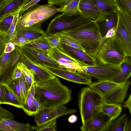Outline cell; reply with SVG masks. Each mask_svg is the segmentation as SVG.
Listing matches in <instances>:
<instances>
[{
  "mask_svg": "<svg viewBox=\"0 0 131 131\" xmlns=\"http://www.w3.org/2000/svg\"><path fill=\"white\" fill-rule=\"evenodd\" d=\"M34 85V97L43 108L66 105L71 100V90L58 78Z\"/></svg>",
  "mask_w": 131,
  "mask_h": 131,
  "instance_id": "cell-1",
  "label": "cell"
},
{
  "mask_svg": "<svg viewBox=\"0 0 131 131\" xmlns=\"http://www.w3.org/2000/svg\"><path fill=\"white\" fill-rule=\"evenodd\" d=\"M60 32L78 43L85 53L95 59L105 40L101 36L96 22L92 20L76 28Z\"/></svg>",
  "mask_w": 131,
  "mask_h": 131,
  "instance_id": "cell-2",
  "label": "cell"
},
{
  "mask_svg": "<svg viewBox=\"0 0 131 131\" xmlns=\"http://www.w3.org/2000/svg\"><path fill=\"white\" fill-rule=\"evenodd\" d=\"M128 56L122 45L115 36L105 40L96 54L97 62L119 66Z\"/></svg>",
  "mask_w": 131,
  "mask_h": 131,
  "instance_id": "cell-3",
  "label": "cell"
},
{
  "mask_svg": "<svg viewBox=\"0 0 131 131\" xmlns=\"http://www.w3.org/2000/svg\"><path fill=\"white\" fill-rule=\"evenodd\" d=\"M91 20L79 11L63 12L50 22L46 32L47 35L60 32L76 28Z\"/></svg>",
  "mask_w": 131,
  "mask_h": 131,
  "instance_id": "cell-4",
  "label": "cell"
},
{
  "mask_svg": "<svg viewBox=\"0 0 131 131\" xmlns=\"http://www.w3.org/2000/svg\"><path fill=\"white\" fill-rule=\"evenodd\" d=\"M18 21L16 30L42 23L59 12L54 5L35 4L28 9Z\"/></svg>",
  "mask_w": 131,
  "mask_h": 131,
  "instance_id": "cell-5",
  "label": "cell"
},
{
  "mask_svg": "<svg viewBox=\"0 0 131 131\" xmlns=\"http://www.w3.org/2000/svg\"><path fill=\"white\" fill-rule=\"evenodd\" d=\"M102 97L86 87L80 90L78 96V105L82 124L91 119L98 111L102 102Z\"/></svg>",
  "mask_w": 131,
  "mask_h": 131,
  "instance_id": "cell-6",
  "label": "cell"
},
{
  "mask_svg": "<svg viewBox=\"0 0 131 131\" xmlns=\"http://www.w3.org/2000/svg\"><path fill=\"white\" fill-rule=\"evenodd\" d=\"M120 66H115L97 62L94 66L82 67L77 72L88 75L98 81L110 80L120 71Z\"/></svg>",
  "mask_w": 131,
  "mask_h": 131,
  "instance_id": "cell-7",
  "label": "cell"
},
{
  "mask_svg": "<svg viewBox=\"0 0 131 131\" xmlns=\"http://www.w3.org/2000/svg\"><path fill=\"white\" fill-rule=\"evenodd\" d=\"M77 112L75 109L69 108L63 105L44 108L34 116V120L36 125L40 126L61 116Z\"/></svg>",
  "mask_w": 131,
  "mask_h": 131,
  "instance_id": "cell-8",
  "label": "cell"
},
{
  "mask_svg": "<svg viewBox=\"0 0 131 131\" xmlns=\"http://www.w3.org/2000/svg\"><path fill=\"white\" fill-rule=\"evenodd\" d=\"M45 69L54 76L74 83L90 85L92 77L88 75L82 74L66 69L45 65H38Z\"/></svg>",
  "mask_w": 131,
  "mask_h": 131,
  "instance_id": "cell-9",
  "label": "cell"
},
{
  "mask_svg": "<svg viewBox=\"0 0 131 131\" xmlns=\"http://www.w3.org/2000/svg\"><path fill=\"white\" fill-rule=\"evenodd\" d=\"M20 48L21 52L31 61L38 65H45L61 68L60 64L46 52L27 45Z\"/></svg>",
  "mask_w": 131,
  "mask_h": 131,
  "instance_id": "cell-10",
  "label": "cell"
},
{
  "mask_svg": "<svg viewBox=\"0 0 131 131\" xmlns=\"http://www.w3.org/2000/svg\"><path fill=\"white\" fill-rule=\"evenodd\" d=\"M112 121L110 116L97 111L91 119L82 124L80 129L82 131H103Z\"/></svg>",
  "mask_w": 131,
  "mask_h": 131,
  "instance_id": "cell-11",
  "label": "cell"
},
{
  "mask_svg": "<svg viewBox=\"0 0 131 131\" xmlns=\"http://www.w3.org/2000/svg\"><path fill=\"white\" fill-rule=\"evenodd\" d=\"M19 57L21 61L31 71L34 76L35 83L46 81L56 77L49 72L31 61L21 51Z\"/></svg>",
  "mask_w": 131,
  "mask_h": 131,
  "instance_id": "cell-12",
  "label": "cell"
},
{
  "mask_svg": "<svg viewBox=\"0 0 131 131\" xmlns=\"http://www.w3.org/2000/svg\"><path fill=\"white\" fill-rule=\"evenodd\" d=\"M131 84L130 81L121 84L102 97V101L109 103L121 105L127 95Z\"/></svg>",
  "mask_w": 131,
  "mask_h": 131,
  "instance_id": "cell-13",
  "label": "cell"
},
{
  "mask_svg": "<svg viewBox=\"0 0 131 131\" xmlns=\"http://www.w3.org/2000/svg\"><path fill=\"white\" fill-rule=\"evenodd\" d=\"M17 53L16 49L11 52L4 53L0 60V84L8 85L12 80V74L8 70Z\"/></svg>",
  "mask_w": 131,
  "mask_h": 131,
  "instance_id": "cell-14",
  "label": "cell"
},
{
  "mask_svg": "<svg viewBox=\"0 0 131 131\" xmlns=\"http://www.w3.org/2000/svg\"><path fill=\"white\" fill-rule=\"evenodd\" d=\"M41 26V24H38L18 29L16 30L14 37H22L32 41L44 38L47 35Z\"/></svg>",
  "mask_w": 131,
  "mask_h": 131,
  "instance_id": "cell-15",
  "label": "cell"
},
{
  "mask_svg": "<svg viewBox=\"0 0 131 131\" xmlns=\"http://www.w3.org/2000/svg\"><path fill=\"white\" fill-rule=\"evenodd\" d=\"M118 17V13L116 11L105 14L95 21L103 37H104L107 32L110 29L116 28Z\"/></svg>",
  "mask_w": 131,
  "mask_h": 131,
  "instance_id": "cell-16",
  "label": "cell"
},
{
  "mask_svg": "<svg viewBox=\"0 0 131 131\" xmlns=\"http://www.w3.org/2000/svg\"><path fill=\"white\" fill-rule=\"evenodd\" d=\"M64 51L80 61L83 67L94 66L97 62L96 59L91 57L85 52L79 49L61 43Z\"/></svg>",
  "mask_w": 131,
  "mask_h": 131,
  "instance_id": "cell-17",
  "label": "cell"
},
{
  "mask_svg": "<svg viewBox=\"0 0 131 131\" xmlns=\"http://www.w3.org/2000/svg\"><path fill=\"white\" fill-rule=\"evenodd\" d=\"M115 36L123 46L128 56L131 57V36L129 34L119 16Z\"/></svg>",
  "mask_w": 131,
  "mask_h": 131,
  "instance_id": "cell-18",
  "label": "cell"
},
{
  "mask_svg": "<svg viewBox=\"0 0 131 131\" xmlns=\"http://www.w3.org/2000/svg\"><path fill=\"white\" fill-rule=\"evenodd\" d=\"M30 0H9L0 8V21L10 15L19 12Z\"/></svg>",
  "mask_w": 131,
  "mask_h": 131,
  "instance_id": "cell-19",
  "label": "cell"
},
{
  "mask_svg": "<svg viewBox=\"0 0 131 131\" xmlns=\"http://www.w3.org/2000/svg\"><path fill=\"white\" fill-rule=\"evenodd\" d=\"M79 8L81 14L95 21L106 14L100 12L89 0H80Z\"/></svg>",
  "mask_w": 131,
  "mask_h": 131,
  "instance_id": "cell-20",
  "label": "cell"
},
{
  "mask_svg": "<svg viewBox=\"0 0 131 131\" xmlns=\"http://www.w3.org/2000/svg\"><path fill=\"white\" fill-rule=\"evenodd\" d=\"M121 70L110 81L122 84L125 83L131 74V57L127 56L120 65Z\"/></svg>",
  "mask_w": 131,
  "mask_h": 131,
  "instance_id": "cell-21",
  "label": "cell"
},
{
  "mask_svg": "<svg viewBox=\"0 0 131 131\" xmlns=\"http://www.w3.org/2000/svg\"><path fill=\"white\" fill-rule=\"evenodd\" d=\"M121 85L110 80H105L92 82L89 87L102 97Z\"/></svg>",
  "mask_w": 131,
  "mask_h": 131,
  "instance_id": "cell-22",
  "label": "cell"
},
{
  "mask_svg": "<svg viewBox=\"0 0 131 131\" xmlns=\"http://www.w3.org/2000/svg\"><path fill=\"white\" fill-rule=\"evenodd\" d=\"M0 130L10 131H34L32 126L28 123L26 124L16 121L13 118L0 121Z\"/></svg>",
  "mask_w": 131,
  "mask_h": 131,
  "instance_id": "cell-23",
  "label": "cell"
},
{
  "mask_svg": "<svg viewBox=\"0 0 131 131\" xmlns=\"http://www.w3.org/2000/svg\"><path fill=\"white\" fill-rule=\"evenodd\" d=\"M4 98L3 104L10 105L19 108H22L21 102L8 85L1 84Z\"/></svg>",
  "mask_w": 131,
  "mask_h": 131,
  "instance_id": "cell-24",
  "label": "cell"
},
{
  "mask_svg": "<svg viewBox=\"0 0 131 131\" xmlns=\"http://www.w3.org/2000/svg\"><path fill=\"white\" fill-rule=\"evenodd\" d=\"M122 108L121 105L109 103L102 101L98 108L101 111L110 116L114 120L121 113Z\"/></svg>",
  "mask_w": 131,
  "mask_h": 131,
  "instance_id": "cell-25",
  "label": "cell"
},
{
  "mask_svg": "<svg viewBox=\"0 0 131 131\" xmlns=\"http://www.w3.org/2000/svg\"><path fill=\"white\" fill-rule=\"evenodd\" d=\"M47 53L49 57L54 59H62L69 62L76 63L83 67L82 64L80 61L69 53L64 51L61 50L57 47L52 48Z\"/></svg>",
  "mask_w": 131,
  "mask_h": 131,
  "instance_id": "cell-26",
  "label": "cell"
},
{
  "mask_svg": "<svg viewBox=\"0 0 131 131\" xmlns=\"http://www.w3.org/2000/svg\"><path fill=\"white\" fill-rule=\"evenodd\" d=\"M101 12L107 14L117 11L118 7L114 0H89Z\"/></svg>",
  "mask_w": 131,
  "mask_h": 131,
  "instance_id": "cell-27",
  "label": "cell"
},
{
  "mask_svg": "<svg viewBox=\"0 0 131 131\" xmlns=\"http://www.w3.org/2000/svg\"><path fill=\"white\" fill-rule=\"evenodd\" d=\"M35 87L34 83L29 88L26 102L22 106V109L28 115L34 116L39 111L34 106L32 101L34 97Z\"/></svg>",
  "mask_w": 131,
  "mask_h": 131,
  "instance_id": "cell-28",
  "label": "cell"
},
{
  "mask_svg": "<svg viewBox=\"0 0 131 131\" xmlns=\"http://www.w3.org/2000/svg\"><path fill=\"white\" fill-rule=\"evenodd\" d=\"M128 117L125 114L118 119L111 122L103 131H125Z\"/></svg>",
  "mask_w": 131,
  "mask_h": 131,
  "instance_id": "cell-29",
  "label": "cell"
},
{
  "mask_svg": "<svg viewBox=\"0 0 131 131\" xmlns=\"http://www.w3.org/2000/svg\"><path fill=\"white\" fill-rule=\"evenodd\" d=\"M16 67L21 71L29 89L35 83L34 76L31 71L21 61L17 63Z\"/></svg>",
  "mask_w": 131,
  "mask_h": 131,
  "instance_id": "cell-30",
  "label": "cell"
},
{
  "mask_svg": "<svg viewBox=\"0 0 131 131\" xmlns=\"http://www.w3.org/2000/svg\"><path fill=\"white\" fill-rule=\"evenodd\" d=\"M27 45L47 53L52 48L44 38L34 41Z\"/></svg>",
  "mask_w": 131,
  "mask_h": 131,
  "instance_id": "cell-31",
  "label": "cell"
},
{
  "mask_svg": "<svg viewBox=\"0 0 131 131\" xmlns=\"http://www.w3.org/2000/svg\"><path fill=\"white\" fill-rule=\"evenodd\" d=\"M19 84L20 97L22 106L26 101L29 88L23 75L18 79Z\"/></svg>",
  "mask_w": 131,
  "mask_h": 131,
  "instance_id": "cell-32",
  "label": "cell"
},
{
  "mask_svg": "<svg viewBox=\"0 0 131 131\" xmlns=\"http://www.w3.org/2000/svg\"><path fill=\"white\" fill-rule=\"evenodd\" d=\"M13 39L6 31L0 30V60L5 53L4 50L6 45L8 42L12 41Z\"/></svg>",
  "mask_w": 131,
  "mask_h": 131,
  "instance_id": "cell-33",
  "label": "cell"
},
{
  "mask_svg": "<svg viewBox=\"0 0 131 131\" xmlns=\"http://www.w3.org/2000/svg\"><path fill=\"white\" fill-rule=\"evenodd\" d=\"M80 0H67L63 6L58 8L59 12L79 11V5Z\"/></svg>",
  "mask_w": 131,
  "mask_h": 131,
  "instance_id": "cell-34",
  "label": "cell"
},
{
  "mask_svg": "<svg viewBox=\"0 0 131 131\" xmlns=\"http://www.w3.org/2000/svg\"><path fill=\"white\" fill-rule=\"evenodd\" d=\"M60 32H57L53 34L47 35L44 38L48 41L52 48L57 47L61 50L64 51L60 42Z\"/></svg>",
  "mask_w": 131,
  "mask_h": 131,
  "instance_id": "cell-35",
  "label": "cell"
},
{
  "mask_svg": "<svg viewBox=\"0 0 131 131\" xmlns=\"http://www.w3.org/2000/svg\"><path fill=\"white\" fill-rule=\"evenodd\" d=\"M118 9L131 17V0H115Z\"/></svg>",
  "mask_w": 131,
  "mask_h": 131,
  "instance_id": "cell-36",
  "label": "cell"
},
{
  "mask_svg": "<svg viewBox=\"0 0 131 131\" xmlns=\"http://www.w3.org/2000/svg\"><path fill=\"white\" fill-rule=\"evenodd\" d=\"M57 118L40 126H32L34 131H56Z\"/></svg>",
  "mask_w": 131,
  "mask_h": 131,
  "instance_id": "cell-37",
  "label": "cell"
},
{
  "mask_svg": "<svg viewBox=\"0 0 131 131\" xmlns=\"http://www.w3.org/2000/svg\"><path fill=\"white\" fill-rule=\"evenodd\" d=\"M60 33V40L61 43L79 49L84 52V49L78 43L69 37Z\"/></svg>",
  "mask_w": 131,
  "mask_h": 131,
  "instance_id": "cell-38",
  "label": "cell"
},
{
  "mask_svg": "<svg viewBox=\"0 0 131 131\" xmlns=\"http://www.w3.org/2000/svg\"><path fill=\"white\" fill-rule=\"evenodd\" d=\"M117 11L123 24L131 36V17L119 9H118Z\"/></svg>",
  "mask_w": 131,
  "mask_h": 131,
  "instance_id": "cell-39",
  "label": "cell"
},
{
  "mask_svg": "<svg viewBox=\"0 0 131 131\" xmlns=\"http://www.w3.org/2000/svg\"><path fill=\"white\" fill-rule=\"evenodd\" d=\"M15 14L9 16L0 21V29L1 30L6 31L8 29L13 22Z\"/></svg>",
  "mask_w": 131,
  "mask_h": 131,
  "instance_id": "cell-40",
  "label": "cell"
},
{
  "mask_svg": "<svg viewBox=\"0 0 131 131\" xmlns=\"http://www.w3.org/2000/svg\"><path fill=\"white\" fill-rule=\"evenodd\" d=\"M8 85L18 97L21 102L20 88L18 79L15 80H12Z\"/></svg>",
  "mask_w": 131,
  "mask_h": 131,
  "instance_id": "cell-41",
  "label": "cell"
},
{
  "mask_svg": "<svg viewBox=\"0 0 131 131\" xmlns=\"http://www.w3.org/2000/svg\"><path fill=\"white\" fill-rule=\"evenodd\" d=\"M18 12L14 15L13 22L8 29L6 31L7 34L13 39L16 30V26L19 19Z\"/></svg>",
  "mask_w": 131,
  "mask_h": 131,
  "instance_id": "cell-42",
  "label": "cell"
},
{
  "mask_svg": "<svg viewBox=\"0 0 131 131\" xmlns=\"http://www.w3.org/2000/svg\"><path fill=\"white\" fill-rule=\"evenodd\" d=\"M34 41L28 40L22 37H15L14 38L12 42L15 46L21 48Z\"/></svg>",
  "mask_w": 131,
  "mask_h": 131,
  "instance_id": "cell-43",
  "label": "cell"
},
{
  "mask_svg": "<svg viewBox=\"0 0 131 131\" xmlns=\"http://www.w3.org/2000/svg\"><path fill=\"white\" fill-rule=\"evenodd\" d=\"M14 116L12 113L0 106V121L13 118Z\"/></svg>",
  "mask_w": 131,
  "mask_h": 131,
  "instance_id": "cell-44",
  "label": "cell"
},
{
  "mask_svg": "<svg viewBox=\"0 0 131 131\" xmlns=\"http://www.w3.org/2000/svg\"><path fill=\"white\" fill-rule=\"evenodd\" d=\"M41 0H30L24 6L20 9L18 13L19 19L23 15V13L29 8L37 4Z\"/></svg>",
  "mask_w": 131,
  "mask_h": 131,
  "instance_id": "cell-45",
  "label": "cell"
},
{
  "mask_svg": "<svg viewBox=\"0 0 131 131\" xmlns=\"http://www.w3.org/2000/svg\"><path fill=\"white\" fill-rule=\"evenodd\" d=\"M22 74L21 71L16 67L13 70L12 74V80H15L20 77Z\"/></svg>",
  "mask_w": 131,
  "mask_h": 131,
  "instance_id": "cell-46",
  "label": "cell"
},
{
  "mask_svg": "<svg viewBox=\"0 0 131 131\" xmlns=\"http://www.w3.org/2000/svg\"><path fill=\"white\" fill-rule=\"evenodd\" d=\"M15 49V46L12 41L8 42L6 45L4 50L5 53L11 52Z\"/></svg>",
  "mask_w": 131,
  "mask_h": 131,
  "instance_id": "cell-47",
  "label": "cell"
},
{
  "mask_svg": "<svg viewBox=\"0 0 131 131\" xmlns=\"http://www.w3.org/2000/svg\"><path fill=\"white\" fill-rule=\"evenodd\" d=\"M67 0H48V4L59 6H63Z\"/></svg>",
  "mask_w": 131,
  "mask_h": 131,
  "instance_id": "cell-48",
  "label": "cell"
},
{
  "mask_svg": "<svg viewBox=\"0 0 131 131\" xmlns=\"http://www.w3.org/2000/svg\"><path fill=\"white\" fill-rule=\"evenodd\" d=\"M124 108L128 109L130 114H131V94H130L127 99L122 104Z\"/></svg>",
  "mask_w": 131,
  "mask_h": 131,
  "instance_id": "cell-49",
  "label": "cell"
},
{
  "mask_svg": "<svg viewBox=\"0 0 131 131\" xmlns=\"http://www.w3.org/2000/svg\"><path fill=\"white\" fill-rule=\"evenodd\" d=\"M116 28H113L109 30L106 32L104 37V39H106L114 37L115 35Z\"/></svg>",
  "mask_w": 131,
  "mask_h": 131,
  "instance_id": "cell-50",
  "label": "cell"
},
{
  "mask_svg": "<svg viewBox=\"0 0 131 131\" xmlns=\"http://www.w3.org/2000/svg\"><path fill=\"white\" fill-rule=\"evenodd\" d=\"M17 51V53L14 57L12 62L11 66H14L16 63V62L20 57V49L18 48L17 47H15Z\"/></svg>",
  "mask_w": 131,
  "mask_h": 131,
  "instance_id": "cell-51",
  "label": "cell"
},
{
  "mask_svg": "<svg viewBox=\"0 0 131 131\" xmlns=\"http://www.w3.org/2000/svg\"><path fill=\"white\" fill-rule=\"evenodd\" d=\"M32 101L34 106L39 111L43 108L41 104L35 97L33 98Z\"/></svg>",
  "mask_w": 131,
  "mask_h": 131,
  "instance_id": "cell-52",
  "label": "cell"
},
{
  "mask_svg": "<svg viewBox=\"0 0 131 131\" xmlns=\"http://www.w3.org/2000/svg\"><path fill=\"white\" fill-rule=\"evenodd\" d=\"M78 119L76 115H71L68 119V122L71 124H73L76 122Z\"/></svg>",
  "mask_w": 131,
  "mask_h": 131,
  "instance_id": "cell-53",
  "label": "cell"
},
{
  "mask_svg": "<svg viewBox=\"0 0 131 131\" xmlns=\"http://www.w3.org/2000/svg\"><path fill=\"white\" fill-rule=\"evenodd\" d=\"M3 102L4 98L2 85H1L0 84V104H3Z\"/></svg>",
  "mask_w": 131,
  "mask_h": 131,
  "instance_id": "cell-54",
  "label": "cell"
},
{
  "mask_svg": "<svg viewBox=\"0 0 131 131\" xmlns=\"http://www.w3.org/2000/svg\"><path fill=\"white\" fill-rule=\"evenodd\" d=\"M131 130V121L130 119L128 121L126 124L125 131H130Z\"/></svg>",
  "mask_w": 131,
  "mask_h": 131,
  "instance_id": "cell-55",
  "label": "cell"
},
{
  "mask_svg": "<svg viewBox=\"0 0 131 131\" xmlns=\"http://www.w3.org/2000/svg\"><path fill=\"white\" fill-rule=\"evenodd\" d=\"M9 0H0V8L7 3Z\"/></svg>",
  "mask_w": 131,
  "mask_h": 131,
  "instance_id": "cell-56",
  "label": "cell"
},
{
  "mask_svg": "<svg viewBox=\"0 0 131 131\" xmlns=\"http://www.w3.org/2000/svg\"><path fill=\"white\" fill-rule=\"evenodd\" d=\"M114 0L115 1V0Z\"/></svg>",
  "mask_w": 131,
  "mask_h": 131,
  "instance_id": "cell-57",
  "label": "cell"
},
{
  "mask_svg": "<svg viewBox=\"0 0 131 131\" xmlns=\"http://www.w3.org/2000/svg\"></svg>",
  "mask_w": 131,
  "mask_h": 131,
  "instance_id": "cell-58",
  "label": "cell"
}]
</instances>
